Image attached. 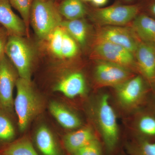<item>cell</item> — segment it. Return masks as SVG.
<instances>
[{
    "label": "cell",
    "mask_w": 155,
    "mask_h": 155,
    "mask_svg": "<svg viewBox=\"0 0 155 155\" xmlns=\"http://www.w3.org/2000/svg\"><path fill=\"white\" fill-rule=\"evenodd\" d=\"M16 87L17 95L14 100V110L19 130L24 132L43 110L44 101L34 88L31 81L19 77Z\"/></svg>",
    "instance_id": "obj_1"
},
{
    "label": "cell",
    "mask_w": 155,
    "mask_h": 155,
    "mask_svg": "<svg viewBox=\"0 0 155 155\" xmlns=\"http://www.w3.org/2000/svg\"><path fill=\"white\" fill-rule=\"evenodd\" d=\"M61 15L49 0H34L30 14V24L35 32L41 39L50 35L62 22Z\"/></svg>",
    "instance_id": "obj_2"
},
{
    "label": "cell",
    "mask_w": 155,
    "mask_h": 155,
    "mask_svg": "<svg viewBox=\"0 0 155 155\" xmlns=\"http://www.w3.org/2000/svg\"><path fill=\"white\" fill-rule=\"evenodd\" d=\"M96 121L106 148L112 151L119 141V130L115 111L109 102V97H100L95 110Z\"/></svg>",
    "instance_id": "obj_3"
},
{
    "label": "cell",
    "mask_w": 155,
    "mask_h": 155,
    "mask_svg": "<svg viewBox=\"0 0 155 155\" xmlns=\"http://www.w3.org/2000/svg\"><path fill=\"white\" fill-rule=\"evenodd\" d=\"M34 51L23 37L9 35L5 55L16 68L19 77L31 81Z\"/></svg>",
    "instance_id": "obj_4"
},
{
    "label": "cell",
    "mask_w": 155,
    "mask_h": 155,
    "mask_svg": "<svg viewBox=\"0 0 155 155\" xmlns=\"http://www.w3.org/2000/svg\"><path fill=\"white\" fill-rule=\"evenodd\" d=\"M19 77L16 68L5 56L0 60V108L11 116L14 111L13 91Z\"/></svg>",
    "instance_id": "obj_5"
},
{
    "label": "cell",
    "mask_w": 155,
    "mask_h": 155,
    "mask_svg": "<svg viewBox=\"0 0 155 155\" xmlns=\"http://www.w3.org/2000/svg\"><path fill=\"white\" fill-rule=\"evenodd\" d=\"M139 8L136 5H115L96 9L93 17L103 26H122L131 22L138 14Z\"/></svg>",
    "instance_id": "obj_6"
},
{
    "label": "cell",
    "mask_w": 155,
    "mask_h": 155,
    "mask_svg": "<svg viewBox=\"0 0 155 155\" xmlns=\"http://www.w3.org/2000/svg\"><path fill=\"white\" fill-rule=\"evenodd\" d=\"M94 51L101 61L114 63L127 68L136 64L133 53L121 46L110 42L97 39Z\"/></svg>",
    "instance_id": "obj_7"
},
{
    "label": "cell",
    "mask_w": 155,
    "mask_h": 155,
    "mask_svg": "<svg viewBox=\"0 0 155 155\" xmlns=\"http://www.w3.org/2000/svg\"><path fill=\"white\" fill-rule=\"evenodd\" d=\"M116 94L122 105L134 108L141 104L146 94V87L141 76L131 78L116 86Z\"/></svg>",
    "instance_id": "obj_8"
},
{
    "label": "cell",
    "mask_w": 155,
    "mask_h": 155,
    "mask_svg": "<svg viewBox=\"0 0 155 155\" xmlns=\"http://www.w3.org/2000/svg\"><path fill=\"white\" fill-rule=\"evenodd\" d=\"M128 69L118 64L100 60L95 69V78L101 85L116 87L132 77Z\"/></svg>",
    "instance_id": "obj_9"
},
{
    "label": "cell",
    "mask_w": 155,
    "mask_h": 155,
    "mask_svg": "<svg viewBox=\"0 0 155 155\" xmlns=\"http://www.w3.org/2000/svg\"><path fill=\"white\" fill-rule=\"evenodd\" d=\"M133 31L120 26H103L98 31L97 39L119 45L134 54L139 41Z\"/></svg>",
    "instance_id": "obj_10"
},
{
    "label": "cell",
    "mask_w": 155,
    "mask_h": 155,
    "mask_svg": "<svg viewBox=\"0 0 155 155\" xmlns=\"http://www.w3.org/2000/svg\"><path fill=\"white\" fill-rule=\"evenodd\" d=\"M136 65L142 74L150 82L155 81V47L139 41L135 53Z\"/></svg>",
    "instance_id": "obj_11"
},
{
    "label": "cell",
    "mask_w": 155,
    "mask_h": 155,
    "mask_svg": "<svg viewBox=\"0 0 155 155\" xmlns=\"http://www.w3.org/2000/svg\"><path fill=\"white\" fill-rule=\"evenodd\" d=\"M11 7L9 0H0V24L9 35L24 36L28 32L25 23Z\"/></svg>",
    "instance_id": "obj_12"
},
{
    "label": "cell",
    "mask_w": 155,
    "mask_h": 155,
    "mask_svg": "<svg viewBox=\"0 0 155 155\" xmlns=\"http://www.w3.org/2000/svg\"><path fill=\"white\" fill-rule=\"evenodd\" d=\"M86 82L83 75L74 72L61 79L54 87V91L61 93L69 98H73L84 94Z\"/></svg>",
    "instance_id": "obj_13"
},
{
    "label": "cell",
    "mask_w": 155,
    "mask_h": 155,
    "mask_svg": "<svg viewBox=\"0 0 155 155\" xmlns=\"http://www.w3.org/2000/svg\"><path fill=\"white\" fill-rule=\"evenodd\" d=\"M34 142L38 150L41 155H63L54 135L46 125H41L37 129Z\"/></svg>",
    "instance_id": "obj_14"
},
{
    "label": "cell",
    "mask_w": 155,
    "mask_h": 155,
    "mask_svg": "<svg viewBox=\"0 0 155 155\" xmlns=\"http://www.w3.org/2000/svg\"><path fill=\"white\" fill-rule=\"evenodd\" d=\"M49 110L57 122L64 128L74 130L81 126L79 117L62 103L52 101L49 105Z\"/></svg>",
    "instance_id": "obj_15"
},
{
    "label": "cell",
    "mask_w": 155,
    "mask_h": 155,
    "mask_svg": "<svg viewBox=\"0 0 155 155\" xmlns=\"http://www.w3.org/2000/svg\"><path fill=\"white\" fill-rule=\"evenodd\" d=\"M96 139L91 128L84 127L64 135L63 138V147L65 150L71 155Z\"/></svg>",
    "instance_id": "obj_16"
},
{
    "label": "cell",
    "mask_w": 155,
    "mask_h": 155,
    "mask_svg": "<svg viewBox=\"0 0 155 155\" xmlns=\"http://www.w3.org/2000/svg\"><path fill=\"white\" fill-rule=\"evenodd\" d=\"M132 30L142 41L155 45V19L146 14H138L133 20Z\"/></svg>",
    "instance_id": "obj_17"
},
{
    "label": "cell",
    "mask_w": 155,
    "mask_h": 155,
    "mask_svg": "<svg viewBox=\"0 0 155 155\" xmlns=\"http://www.w3.org/2000/svg\"><path fill=\"white\" fill-rule=\"evenodd\" d=\"M0 155H40L27 137L15 140L0 150Z\"/></svg>",
    "instance_id": "obj_18"
},
{
    "label": "cell",
    "mask_w": 155,
    "mask_h": 155,
    "mask_svg": "<svg viewBox=\"0 0 155 155\" xmlns=\"http://www.w3.org/2000/svg\"><path fill=\"white\" fill-rule=\"evenodd\" d=\"M11 116L0 108V150L16 140V130Z\"/></svg>",
    "instance_id": "obj_19"
},
{
    "label": "cell",
    "mask_w": 155,
    "mask_h": 155,
    "mask_svg": "<svg viewBox=\"0 0 155 155\" xmlns=\"http://www.w3.org/2000/svg\"><path fill=\"white\" fill-rule=\"evenodd\" d=\"M58 11L68 20L81 19L86 13L81 0H64L59 6Z\"/></svg>",
    "instance_id": "obj_20"
},
{
    "label": "cell",
    "mask_w": 155,
    "mask_h": 155,
    "mask_svg": "<svg viewBox=\"0 0 155 155\" xmlns=\"http://www.w3.org/2000/svg\"><path fill=\"white\" fill-rule=\"evenodd\" d=\"M136 126L142 139L151 141L155 140L154 114L149 112L143 113L137 119Z\"/></svg>",
    "instance_id": "obj_21"
},
{
    "label": "cell",
    "mask_w": 155,
    "mask_h": 155,
    "mask_svg": "<svg viewBox=\"0 0 155 155\" xmlns=\"http://www.w3.org/2000/svg\"><path fill=\"white\" fill-rule=\"evenodd\" d=\"M61 27L77 41L81 45L85 44L87 37V27L85 22L81 19L62 21Z\"/></svg>",
    "instance_id": "obj_22"
},
{
    "label": "cell",
    "mask_w": 155,
    "mask_h": 155,
    "mask_svg": "<svg viewBox=\"0 0 155 155\" xmlns=\"http://www.w3.org/2000/svg\"><path fill=\"white\" fill-rule=\"evenodd\" d=\"M12 7L17 10L21 15L28 31L30 24V14L34 0H9Z\"/></svg>",
    "instance_id": "obj_23"
},
{
    "label": "cell",
    "mask_w": 155,
    "mask_h": 155,
    "mask_svg": "<svg viewBox=\"0 0 155 155\" xmlns=\"http://www.w3.org/2000/svg\"><path fill=\"white\" fill-rule=\"evenodd\" d=\"M130 155H155V142L140 139L129 147Z\"/></svg>",
    "instance_id": "obj_24"
},
{
    "label": "cell",
    "mask_w": 155,
    "mask_h": 155,
    "mask_svg": "<svg viewBox=\"0 0 155 155\" xmlns=\"http://www.w3.org/2000/svg\"><path fill=\"white\" fill-rule=\"evenodd\" d=\"M64 33V29L61 26H58L48 37L49 46L51 51L58 58H61Z\"/></svg>",
    "instance_id": "obj_25"
},
{
    "label": "cell",
    "mask_w": 155,
    "mask_h": 155,
    "mask_svg": "<svg viewBox=\"0 0 155 155\" xmlns=\"http://www.w3.org/2000/svg\"><path fill=\"white\" fill-rule=\"evenodd\" d=\"M78 47L75 39L64 29L61 48L62 58H73L77 54Z\"/></svg>",
    "instance_id": "obj_26"
},
{
    "label": "cell",
    "mask_w": 155,
    "mask_h": 155,
    "mask_svg": "<svg viewBox=\"0 0 155 155\" xmlns=\"http://www.w3.org/2000/svg\"><path fill=\"white\" fill-rule=\"evenodd\" d=\"M70 155H103L101 146L96 139Z\"/></svg>",
    "instance_id": "obj_27"
},
{
    "label": "cell",
    "mask_w": 155,
    "mask_h": 155,
    "mask_svg": "<svg viewBox=\"0 0 155 155\" xmlns=\"http://www.w3.org/2000/svg\"><path fill=\"white\" fill-rule=\"evenodd\" d=\"M9 35L4 27H0V60L5 55V49Z\"/></svg>",
    "instance_id": "obj_28"
},
{
    "label": "cell",
    "mask_w": 155,
    "mask_h": 155,
    "mask_svg": "<svg viewBox=\"0 0 155 155\" xmlns=\"http://www.w3.org/2000/svg\"><path fill=\"white\" fill-rule=\"evenodd\" d=\"M108 0H91L93 4L96 6L101 7L105 5Z\"/></svg>",
    "instance_id": "obj_29"
},
{
    "label": "cell",
    "mask_w": 155,
    "mask_h": 155,
    "mask_svg": "<svg viewBox=\"0 0 155 155\" xmlns=\"http://www.w3.org/2000/svg\"><path fill=\"white\" fill-rule=\"evenodd\" d=\"M149 10L150 13L155 17V1L150 5Z\"/></svg>",
    "instance_id": "obj_30"
},
{
    "label": "cell",
    "mask_w": 155,
    "mask_h": 155,
    "mask_svg": "<svg viewBox=\"0 0 155 155\" xmlns=\"http://www.w3.org/2000/svg\"><path fill=\"white\" fill-rule=\"evenodd\" d=\"M124 1H126V2H130V1H132V0H124Z\"/></svg>",
    "instance_id": "obj_31"
},
{
    "label": "cell",
    "mask_w": 155,
    "mask_h": 155,
    "mask_svg": "<svg viewBox=\"0 0 155 155\" xmlns=\"http://www.w3.org/2000/svg\"><path fill=\"white\" fill-rule=\"evenodd\" d=\"M83 1H91V0H83Z\"/></svg>",
    "instance_id": "obj_32"
}]
</instances>
